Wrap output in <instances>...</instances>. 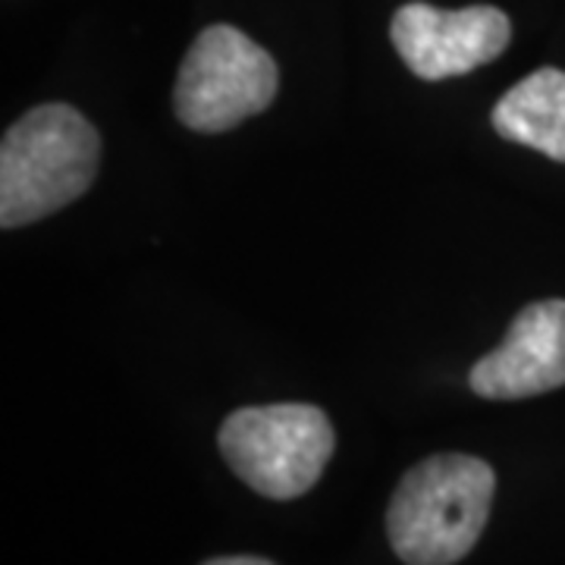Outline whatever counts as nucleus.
Returning a JSON list of instances; mask_svg holds the SVG:
<instances>
[{
  "label": "nucleus",
  "mask_w": 565,
  "mask_h": 565,
  "mask_svg": "<svg viewBox=\"0 0 565 565\" xmlns=\"http://www.w3.org/2000/svg\"><path fill=\"white\" fill-rule=\"evenodd\" d=\"M497 490L478 456L440 452L405 471L386 509V534L408 565H452L484 534Z\"/></svg>",
  "instance_id": "f257e3e1"
},
{
  "label": "nucleus",
  "mask_w": 565,
  "mask_h": 565,
  "mask_svg": "<svg viewBox=\"0 0 565 565\" xmlns=\"http://www.w3.org/2000/svg\"><path fill=\"white\" fill-rule=\"evenodd\" d=\"M102 139L70 104H39L0 145V223L17 230L88 192L98 177Z\"/></svg>",
  "instance_id": "f03ea898"
},
{
  "label": "nucleus",
  "mask_w": 565,
  "mask_h": 565,
  "mask_svg": "<svg viewBox=\"0 0 565 565\" xmlns=\"http://www.w3.org/2000/svg\"><path fill=\"white\" fill-rule=\"evenodd\" d=\"M217 444L252 490L270 500H296L318 484L337 434L318 405H252L223 422Z\"/></svg>",
  "instance_id": "7ed1b4c3"
},
{
  "label": "nucleus",
  "mask_w": 565,
  "mask_h": 565,
  "mask_svg": "<svg viewBox=\"0 0 565 565\" xmlns=\"http://www.w3.org/2000/svg\"><path fill=\"white\" fill-rule=\"evenodd\" d=\"M280 73L262 44L233 25H207L185 51L173 107L195 132H226L277 98Z\"/></svg>",
  "instance_id": "20e7f679"
},
{
  "label": "nucleus",
  "mask_w": 565,
  "mask_h": 565,
  "mask_svg": "<svg viewBox=\"0 0 565 565\" xmlns=\"http://www.w3.org/2000/svg\"><path fill=\"white\" fill-rule=\"evenodd\" d=\"M405 66L424 82L465 76L497 61L509 47L512 22L497 7L440 10L430 3H405L390 25Z\"/></svg>",
  "instance_id": "39448f33"
},
{
  "label": "nucleus",
  "mask_w": 565,
  "mask_h": 565,
  "mask_svg": "<svg viewBox=\"0 0 565 565\" xmlns=\"http://www.w3.org/2000/svg\"><path fill=\"white\" fill-rule=\"evenodd\" d=\"M468 384L484 399H527L565 386V302L527 305L505 340L471 367Z\"/></svg>",
  "instance_id": "423d86ee"
},
{
  "label": "nucleus",
  "mask_w": 565,
  "mask_h": 565,
  "mask_svg": "<svg viewBox=\"0 0 565 565\" xmlns=\"http://www.w3.org/2000/svg\"><path fill=\"white\" fill-rule=\"evenodd\" d=\"M493 129L553 161H565V73L544 66L515 82L493 107Z\"/></svg>",
  "instance_id": "0eeeda50"
},
{
  "label": "nucleus",
  "mask_w": 565,
  "mask_h": 565,
  "mask_svg": "<svg viewBox=\"0 0 565 565\" xmlns=\"http://www.w3.org/2000/svg\"><path fill=\"white\" fill-rule=\"evenodd\" d=\"M204 565H274L262 556H221V559H207Z\"/></svg>",
  "instance_id": "6e6552de"
}]
</instances>
